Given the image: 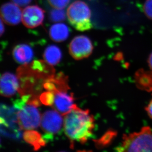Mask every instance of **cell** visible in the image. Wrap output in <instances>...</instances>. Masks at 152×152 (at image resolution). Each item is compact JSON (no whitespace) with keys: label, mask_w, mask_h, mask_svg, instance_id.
I'll use <instances>...</instances> for the list:
<instances>
[{"label":"cell","mask_w":152,"mask_h":152,"mask_svg":"<svg viewBox=\"0 0 152 152\" xmlns=\"http://www.w3.org/2000/svg\"><path fill=\"white\" fill-rule=\"evenodd\" d=\"M64 116V132L70 140L83 144L92 136L95 119L89 110L76 106Z\"/></svg>","instance_id":"6da1fadb"},{"label":"cell","mask_w":152,"mask_h":152,"mask_svg":"<svg viewBox=\"0 0 152 152\" xmlns=\"http://www.w3.org/2000/svg\"><path fill=\"white\" fill-rule=\"evenodd\" d=\"M117 149L120 152H152V129L144 126L138 132L124 135Z\"/></svg>","instance_id":"7a4b0ae2"},{"label":"cell","mask_w":152,"mask_h":152,"mask_svg":"<svg viewBox=\"0 0 152 152\" xmlns=\"http://www.w3.org/2000/svg\"><path fill=\"white\" fill-rule=\"evenodd\" d=\"M66 14L69 23L76 30L83 32L92 28L90 9L84 1H76L72 3Z\"/></svg>","instance_id":"3957f363"},{"label":"cell","mask_w":152,"mask_h":152,"mask_svg":"<svg viewBox=\"0 0 152 152\" xmlns=\"http://www.w3.org/2000/svg\"><path fill=\"white\" fill-rule=\"evenodd\" d=\"M41 118L36 105L32 103L22 105L17 112V123L19 128L25 131L38 128L40 126Z\"/></svg>","instance_id":"277c9868"},{"label":"cell","mask_w":152,"mask_h":152,"mask_svg":"<svg viewBox=\"0 0 152 152\" xmlns=\"http://www.w3.org/2000/svg\"><path fill=\"white\" fill-rule=\"evenodd\" d=\"M93 50V45L89 37L78 36L73 38L69 44V52L72 57L80 60L88 57Z\"/></svg>","instance_id":"5b68a950"},{"label":"cell","mask_w":152,"mask_h":152,"mask_svg":"<svg viewBox=\"0 0 152 152\" xmlns=\"http://www.w3.org/2000/svg\"><path fill=\"white\" fill-rule=\"evenodd\" d=\"M62 115L56 110L45 111L42 115L40 121V127L42 131L52 134L59 132L64 125V119Z\"/></svg>","instance_id":"8992f818"},{"label":"cell","mask_w":152,"mask_h":152,"mask_svg":"<svg viewBox=\"0 0 152 152\" xmlns=\"http://www.w3.org/2000/svg\"><path fill=\"white\" fill-rule=\"evenodd\" d=\"M44 18V10L36 5L25 7L22 12V21L28 28H34L40 26L43 23Z\"/></svg>","instance_id":"52a82bcc"},{"label":"cell","mask_w":152,"mask_h":152,"mask_svg":"<svg viewBox=\"0 0 152 152\" xmlns=\"http://www.w3.org/2000/svg\"><path fill=\"white\" fill-rule=\"evenodd\" d=\"M53 108L62 115H65L72 110L76 105L74 103L72 95L65 91H58L54 93Z\"/></svg>","instance_id":"ba28073f"},{"label":"cell","mask_w":152,"mask_h":152,"mask_svg":"<svg viewBox=\"0 0 152 152\" xmlns=\"http://www.w3.org/2000/svg\"><path fill=\"white\" fill-rule=\"evenodd\" d=\"M1 19L4 22L15 26L22 20V12L20 7L14 3H7L3 4L1 9Z\"/></svg>","instance_id":"9c48e42d"},{"label":"cell","mask_w":152,"mask_h":152,"mask_svg":"<svg viewBox=\"0 0 152 152\" xmlns=\"http://www.w3.org/2000/svg\"><path fill=\"white\" fill-rule=\"evenodd\" d=\"M19 88L18 80L15 75L6 72L1 78L0 90L1 96L4 97H12L16 94Z\"/></svg>","instance_id":"30bf717a"},{"label":"cell","mask_w":152,"mask_h":152,"mask_svg":"<svg viewBox=\"0 0 152 152\" xmlns=\"http://www.w3.org/2000/svg\"><path fill=\"white\" fill-rule=\"evenodd\" d=\"M12 56L18 63L26 64L32 61L34 56L33 50L28 45L20 44L13 48Z\"/></svg>","instance_id":"8fae6325"},{"label":"cell","mask_w":152,"mask_h":152,"mask_svg":"<svg viewBox=\"0 0 152 152\" xmlns=\"http://www.w3.org/2000/svg\"><path fill=\"white\" fill-rule=\"evenodd\" d=\"M69 35V29L64 23H56L53 25L49 30V36L52 40L61 42L66 40Z\"/></svg>","instance_id":"7c38bea8"},{"label":"cell","mask_w":152,"mask_h":152,"mask_svg":"<svg viewBox=\"0 0 152 152\" xmlns=\"http://www.w3.org/2000/svg\"><path fill=\"white\" fill-rule=\"evenodd\" d=\"M62 52L58 46L52 45L48 46L43 53L45 62L50 66H55L62 59Z\"/></svg>","instance_id":"4fadbf2b"},{"label":"cell","mask_w":152,"mask_h":152,"mask_svg":"<svg viewBox=\"0 0 152 152\" xmlns=\"http://www.w3.org/2000/svg\"><path fill=\"white\" fill-rule=\"evenodd\" d=\"M23 138L27 143L32 145L36 150L45 144V140L40 134L37 132L34 131V129L25 131L23 134Z\"/></svg>","instance_id":"5bb4252c"},{"label":"cell","mask_w":152,"mask_h":152,"mask_svg":"<svg viewBox=\"0 0 152 152\" xmlns=\"http://www.w3.org/2000/svg\"><path fill=\"white\" fill-rule=\"evenodd\" d=\"M50 18L54 22H59L65 20L66 15L63 9H55L50 13Z\"/></svg>","instance_id":"9a60e30c"},{"label":"cell","mask_w":152,"mask_h":152,"mask_svg":"<svg viewBox=\"0 0 152 152\" xmlns=\"http://www.w3.org/2000/svg\"><path fill=\"white\" fill-rule=\"evenodd\" d=\"M54 93L48 91L42 94L40 97V101L43 104L52 106L54 100Z\"/></svg>","instance_id":"2e32d148"},{"label":"cell","mask_w":152,"mask_h":152,"mask_svg":"<svg viewBox=\"0 0 152 152\" xmlns=\"http://www.w3.org/2000/svg\"><path fill=\"white\" fill-rule=\"evenodd\" d=\"M48 1L53 8L63 9L69 4L70 0H48Z\"/></svg>","instance_id":"e0dca14e"},{"label":"cell","mask_w":152,"mask_h":152,"mask_svg":"<svg viewBox=\"0 0 152 152\" xmlns=\"http://www.w3.org/2000/svg\"><path fill=\"white\" fill-rule=\"evenodd\" d=\"M143 9L146 17L152 20V0H146Z\"/></svg>","instance_id":"ac0fdd59"},{"label":"cell","mask_w":152,"mask_h":152,"mask_svg":"<svg viewBox=\"0 0 152 152\" xmlns=\"http://www.w3.org/2000/svg\"><path fill=\"white\" fill-rule=\"evenodd\" d=\"M14 4L19 7H25L31 3L32 0H11Z\"/></svg>","instance_id":"d6986e66"},{"label":"cell","mask_w":152,"mask_h":152,"mask_svg":"<svg viewBox=\"0 0 152 152\" xmlns=\"http://www.w3.org/2000/svg\"><path fill=\"white\" fill-rule=\"evenodd\" d=\"M146 111L148 114V116L152 119V99L146 107Z\"/></svg>","instance_id":"ffe728a7"},{"label":"cell","mask_w":152,"mask_h":152,"mask_svg":"<svg viewBox=\"0 0 152 152\" xmlns=\"http://www.w3.org/2000/svg\"><path fill=\"white\" fill-rule=\"evenodd\" d=\"M148 63H149L150 68V69L152 70V52L151 53V54H150L149 57Z\"/></svg>","instance_id":"44dd1931"},{"label":"cell","mask_w":152,"mask_h":152,"mask_svg":"<svg viewBox=\"0 0 152 152\" xmlns=\"http://www.w3.org/2000/svg\"><path fill=\"white\" fill-rule=\"evenodd\" d=\"M1 35H2L4 33V25H3V20L1 19Z\"/></svg>","instance_id":"7402d4cb"}]
</instances>
